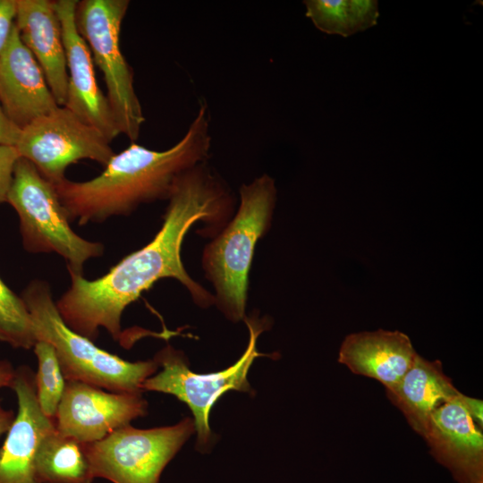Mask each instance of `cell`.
Wrapping results in <instances>:
<instances>
[{"label": "cell", "instance_id": "1", "mask_svg": "<svg viewBox=\"0 0 483 483\" xmlns=\"http://www.w3.org/2000/svg\"><path fill=\"white\" fill-rule=\"evenodd\" d=\"M167 200L162 226L147 245L97 279L69 272L72 284L55 305L74 332L94 342L103 327L118 341L123 310L162 278L178 280L201 308L215 304L214 295L186 272L181 248L194 223L205 222L213 233L226 225L233 208L230 189L204 161L177 178Z\"/></svg>", "mask_w": 483, "mask_h": 483}, {"label": "cell", "instance_id": "2", "mask_svg": "<svg viewBox=\"0 0 483 483\" xmlns=\"http://www.w3.org/2000/svg\"><path fill=\"white\" fill-rule=\"evenodd\" d=\"M208 105L200 104L184 136L157 151L136 142L114 153L97 176L54 184L70 222L100 223L131 214L139 206L168 199L177 178L208 160L211 147Z\"/></svg>", "mask_w": 483, "mask_h": 483}, {"label": "cell", "instance_id": "3", "mask_svg": "<svg viewBox=\"0 0 483 483\" xmlns=\"http://www.w3.org/2000/svg\"><path fill=\"white\" fill-rule=\"evenodd\" d=\"M240 205L202 254L205 277L215 288V304L233 322L245 318L249 275L258 241L269 230L277 190L268 174L239 190Z\"/></svg>", "mask_w": 483, "mask_h": 483}, {"label": "cell", "instance_id": "4", "mask_svg": "<svg viewBox=\"0 0 483 483\" xmlns=\"http://www.w3.org/2000/svg\"><path fill=\"white\" fill-rule=\"evenodd\" d=\"M21 297L30 314L37 342L43 340L53 345L65 380L114 393H143V382L157 371L154 359L125 360L71 329L61 318L46 281L33 280Z\"/></svg>", "mask_w": 483, "mask_h": 483}, {"label": "cell", "instance_id": "5", "mask_svg": "<svg viewBox=\"0 0 483 483\" xmlns=\"http://www.w3.org/2000/svg\"><path fill=\"white\" fill-rule=\"evenodd\" d=\"M20 219L24 249L31 253L55 252L68 272L83 275L85 263L103 255L100 242L78 235L70 225L55 185L27 159L19 157L7 196Z\"/></svg>", "mask_w": 483, "mask_h": 483}, {"label": "cell", "instance_id": "6", "mask_svg": "<svg viewBox=\"0 0 483 483\" xmlns=\"http://www.w3.org/2000/svg\"><path fill=\"white\" fill-rule=\"evenodd\" d=\"M129 4L128 0L77 1L75 22L93 63L103 73L106 98L120 133L135 142L145 117L134 89L133 70L120 47L122 22Z\"/></svg>", "mask_w": 483, "mask_h": 483}, {"label": "cell", "instance_id": "7", "mask_svg": "<svg viewBox=\"0 0 483 483\" xmlns=\"http://www.w3.org/2000/svg\"><path fill=\"white\" fill-rule=\"evenodd\" d=\"M245 322L250 331L249 343L244 353L231 367L215 373H195L190 369L184 353L168 344L154 357L161 371L147 378L141 386L142 392L170 394L188 405L194 417L199 451L206 450L213 440L208 417L215 402L228 390L251 392L247 379L249 369L256 358L265 355L257 350V340L265 329L264 324L258 318H246Z\"/></svg>", "mask_w": 483, "mask_h": 483}, {"label": "cell", "instance_id": "8", "mask_svg": "<svg viewBox=\"0 0 483 483\" xmlns=\"http://www.w3.org/2000/svg\"><path fill=\"white\" fill-rule=\"evenodd\" d=\"M195 431L187 417L179 423L140 429L130 424L85 444L94 478L113 483H158L160 475Z\"/></svg>", "mask_w": 483, "mask_h": 483}, {"label": "cell", "instance_id": "9", "mask_svg": "<svg viewBox=\"0 0 483 483\" xmlns=\"http://www.w3.org/2000/svg\"><path fill=\"white\" fill-rule=\"evenodd\" d=\"M15 148L53 184L66 179L72 164L89 159L105 166L114 154L98 130L60 106L21 129Z\"/></svg>", "mask_w": 483, "mask_h": 483}, {"label": "cell", "instance_id": "10", "mask_svg": "<svg viewBox=\"0 0 483 483\" xmlns=\"http://www.w3.org/2000/svg\"><path fill=\"white\" fill-rule=\"evenodd\" d=\"M142 393H114L73 380L65 388L54 419L56 429L83 444L99 441L148 412Z\"/></svg>", "mask_w": 483, "mask_h": 483}, {"label": "cell", "instance_id": "11", "mask_svg": "<svg viewBox=\"0 0 483 483\" xmlns=\"http://www.w3.org/2000/svg\"><path fill=\"white\" fill-rule=\"evenodd\" d=\"M77 0H56L68 72L67 107L111 143L120 133L106 96L99 88L91 52L75 22Z\"/></svg>", "mask_w": 483, "mask_h": 483}, {"label": "cell", "instance_id": "12", "mask_svg": "<svg viewBox=\"0 0 483 483\" xmlns=\"http://www.w3.org/2000/svg\"><path fill=\"white\" fill-rule=\"evenodd\" d=\"M431 414L424 439L430 454L457 483L483 482L481 426L462 404L460 395Z\"/></svg>", "mask_w": 483, "mask_h": 483}, {"label": "cell", "instance_id": "13", "mask_svg": "<svg viewBox=\"0 0 483 483\" xmlns=\"http://www.w3.org/2000/svg\"><path fill=\"white\" fill-rule=\"evenodd\" d=\"M11 387L17 396L18 412L0 447V483H39L35 459L41 440L55 428V421L38 405L35 374L29 367L15 370Z\"/></svg>", "mask_w": 483, "mask_h": 483}, {"label": "cell", "instance_id": "14", "mask_svg": "<svg viewBox=\"0 0 483 483\" xmlns=\"http://www.w3.org/2000/svg\"><path fill=\"white\" fill-rule=\"evenodd\" d=\"M0 105L21 130L59 106L15 24L0 54Z\"/></svg>", "mask_w": 483, "mask_h": 483}, {"label": "cell", "instance_id": "15", "mask_svg": "<svg viewBox=\"0 0 483 483\" xmlns=\"http://www.w3.org/2000/svg\"><path fill=\"white\" fill-rule=\"evenodd\" d=\"M15 26L21 42L39 64L57 105L64 106L68 72L55 1L16 0Z\"/></svg>", "mask_w": 483, "mask_h": 483}, {"label": "cell", "instance_id": "16", "mask_svg": "<svg viewBox=\"0 0 483 483\" xmlns=\"http://www.w3.org/2000/svg\"><path fill=\"white\" fill-rule=\"evenodd\" d=\"M417 354L404 333L378 329L345 336L338 361L356 375L380 382L389 391L399 384Z\"/></svg>", "mask_w": 483, "mask_h": 483}, {"label": "cell", "instance_id": "17", "mask_svg": "<svg viewBox=\"0 0 483 483\" xmlns=\"http://www.w3.org/2000/svg\"><path fill=\"white\" fill-rule=\"evenodd\" d=\"M460 393L445 374L440 361H430L417 354L399 384L386 391V396L424 438L431 414Z\"/></svg>", "mask_w": 483, "mask_h": 483}, {"label": "cell", "instance_id": "18", "mask_svg": "<svg viewBox=\"0 0 483 483\" xmlns=\"http://www.w3.org/2000/svg\"><path fill=\"white\" fill-rule=\"evenodd\" d=\"M35 470L39 483H91L95 479L85 444L56 428L41 440Z\"/></svg>", "mask_w": 483, "mask_h": 483}, {"label": "cell", "instance_id": "19", "mask_svg": "<svg viewBox=\"0 0 483 483\" xmlns=\"http://www.w3.org/2000/svg\"><path fill=\"white\" fill-rule=\"evenodd\" d=\"M306 16L326 34L349 37L377 23V0H305Z\"/></svg>", "mask_w": 483, "mask_h": 483}, {"label": "cell", "instance_id": "20", "mask_svg": "<svg viewBox=\"0 0 483 483\" xmlns=\"http://www.w3.org/2000/svg\"><path fill=\"white\" fill-rule=\"evenodd\" d=\"M33 349L38 360V371L35 374L38 402L42 412L54 419L64 394L66 380L51 343L38 340Z\"/></svg>", "mask_w": 483, "mask_h": 483}, {"label": "cell", "instance_id": "21", "mask_svg": "<svg viewBox=\"0 0 483 483\" xmlns=\"http://www.w3.org/2000/svg\"><path fill=\"white\" fill-rule=\"evenodd\" d=\"M0 341L13 348L30 350L37 343L30 314L21 297L0 277Z\"/></svg>", "mask_w": 483, "mask_h": 483}, {"label": "cell", "instance_id": "22", "mask_svg": "<svg viewBox=\"0 0 483 483\" xmlns=\"http://www.w3.org/2000/svg\"><path fill=\"white\" fill-rule=\"evenodd\" d=\"M19 157L15 147L0 146V204L7 202L14 166Z\"/></svg>", "mask_w": 483, "mask_h": 483}, {"label": "cell", "instance_id": "23", "mask_svg": "<svg viewBox=\"0 0 483 483\" xmlns=\"http://www.w3.org/2000/svg\"><path fill=\"white\" fill-rule=\"evenodd\" d=\"M15 17L16 0H0V54L9 40Z\"/></svg>", "mask_w": 483, "mask_h": 483}, {"label": "cell", "instance_id": "24", "mask_svg": "<svg viewBox=\"0 0 483 483\" xmlns=\"http://www.w3.org/2000/svg\"><path fill=\"white\" fill-rule=\"evenodd\" d=\"M21 131V130L8 118L0 105V146L15 147Z\"/></svg>", "mask_w": 483, "mask_h": 483}, {"label": "cell", "instance_id": "25", "mask_svg": "<svg viewBox=\"0 0 483 483\" xmlns=\"http://www.w3.org/2000/svg\"><path fill=\"white\" fill-rule=\"evenodd\" d=\"M460 399L465 408L468 410L470 414L474 418V419L482 427L483 424V405L482 401L479 399L472 398L467 396L463 394H461Z\"/></svg>", "mask_w": 483, "mask_h": 483}, {"label": "cell", "instance_id": "26", "mask_svg": "<svg viewBox=\"0 0 483 483\" xmlns=\"http://www.w3.org/2000/svg\"><path fill=\"white\" fill-rule=\"evenodd\" d=\"M15 370L12 364L4 360H0V388L12 386Z\"/></svg>", "mask_w": 483, "mask_h": 483}, {"label": "cell", "instance_id": "27", "mask_svg": "<svg viewBox=\"0 0 483 483\" xmlns=\"http://www.w3.org/2000/svg\"><path fill=\"white\" fill-rule=\"evenodd\" d=\"M14 417L13 411L4 409L0 403V436L8 431Z\"/></svg>", "mask_w": 483, "mask_h": 483}, {"label": "cell", "instance_id": "28", "mask_svg": "<svg viewBox=\"0 0 483 483\" xmlns=\"http://www.w3.org/2000/svg\"><path fill=\"white\" fill-rule=\"evenodd\" d=\"M480 483H483V482H480Z\"/></svg>", "mask_w": 483, "mask_h": 483}]
</instances>
